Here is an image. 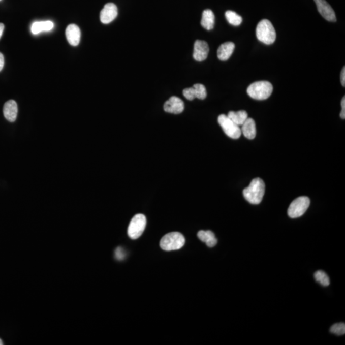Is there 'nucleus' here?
Returning <instances> with one entry per match:
<instances>
[{"mask_svg":"<svg viewBox=\"0 0 345 345\" xmlns=\"http://www.w3.org/2000/svg\"><path fill=\"white\" fill-rule=\"evenodd\" d=\"M341 83L342 86L344 87L345 86V68L344 67L341 71Z\"/></svg>","mask_w":345,"mask_h":345,"instance_id":"nucleus-27","label":"nucleus"},{"mask_svg":"<svg viewBox=\"0 0 345 345\" xmlns=\"http://www.w3.org/2000/svg\"><path fill=\"white\" fill-rule=\"evenodd\" d=\"M314 277L316 281L319 283L322 286H329L330 284L329 277L326 272L322 271V270H319V271L315 273Z\"/></svg>","mask_w":345,"mask_h":345,"instance_id":"nucleus-21","label":"nucleus"},{"mask_svg":"<svg viewBox=\"0 0 345 345\" xmlns=\"http://www.w3.org/2000/svg\"><path fill=\"white\" fill-rule=\"evenodd\" d=\"M265 191L264 180L260 178H254L247 187L243 191V195L248 202L258 205L262 202Z\"/></svg>","mask_w":345,"mask_h":345,"instance_id":"nucleus-1","label":"nucleus"},{"mask_svg":"<svg viewBox=\"0 0 345 345\" xmlns=\"http://www.w3.org/2000/svg\"><path fill=\"white\" fill-rule=\"evenodd\" d=\"M115 256L116 259L122 260L124 257H125V253H124L123 250L121 247H118L116 249Z\"/></svg>","mask_w":345,"mask_h":345,"instance_id":"nucleus-25","label":"nucleus"},{"mask_svg":"<svg viewBox=\"0 0 345 345\" xmlns=\"http://www.w3.org/2000/svg\"><path fill=\"white\" fill-rule=\"evenodd\" d=\"M226 18L228 23L233 26H239L242 23V18L241 16L238 15L236 12L231 11L226 12Z\"/></svg>","mask_w":345,"mask_h":345,"instance_id":"nucleus-20","label":"nucleus"},{"mask_svg":"<svg viewBox=\"0 0 345 345\" xmlns=\"http://www.w3.org/2000/svg\"><path fill=\"white\" fill-rule=\"evenodd\" d=\"M317 5L318 11L327 21L330 22H336V14L330 5L326 0H314Z\"/></svg>","mask_w":345,"mask_h":345,"instance_id":"nucleus-8","label":"nucleus"},{"mask_svg":"<svg viewBox=\"0 0 345 345\" xmlns=\"http://www.w3.org/2000/svg\"><path fill=\"white\" fill-rule=\"evenodd\" d=\"M256 35L258 40L267 45L274 43L276 39V32L271 22L264 19L258 24Z\"/></svg>","mask_w":345,"mask_h":345,"instance_id":"nucleus-3","label":"nucleus"},{"mask_svg":"<svg viewBox=\"0 0 345 345\" xmlns=\"http://www.w3.org/2000/svg\"><path fill=\"white\" fill-rule=\"evenodd\" d=\"M146 225V218L143 214L138 213L133 217L129 223L128 233L131 239H138L143 234Z\"/></svg>","mask_w":345,"mask_h":345,"instance_id":"nucleus-5","label":"nucleus"},{"mask_svg":"<svg viewBox=\"0 0 345 345\" xmlns=\"http://www.w3.org/2000/svg\"><path fill=\"white\" fill-rule=\"evenodd\" d=\"M218 122L228 137L232 139H239L241 136L242 131L240 126H237L232 120H230L227 115H219L218 117Z\"/></svg>","mask_w":345,"mask_h":345,"instance_id":"nucleus-7","label":"nucleus"},{"mask_svg":"<svg viewBox=\"0 0 345 345\" xmlns=\"http://www.w3.org/2000/svg\"><path fill=\"white\" fill-rule=\"evenodd\" d=\"M215 23V16L211 10L207 9L203 12L201 24L207 30H211L213 28Z\"/></svg>","mask_w":345,"mask_h":345,"instance_id":"nucleus-17","label":"nucleus"},{"mask_svg":"<svg viewBox=\"0 0 345 345\" xmlns=\"http://www.w3.org/2000/svg\"><path fill=\"white\" fill-rule=\"evenodd\" d=\"M198 237L209 247H214L217 243V239L215 238L214 233L210 230L200 231L198 233Z\"/></svg>","mask_w":345,"mask_h":345,"instance_id":"nucleus-16","label":"nucleus"},{"mask_svg":"<svg viewBox=\"0 0 345 345\" xmlns=\"http://www.w3.org/2000/svg\"><path fill=\"white\" fill-rule=\"evenodd\" d=\"M208 53H209V47L205 41H198L195 42L194 45L193 57L195 60L198 61H204L207 59Z\"/></svg>","mask_w":345,"mask_h":345,"instance_id":"nucleus-11","label":"nucleus"},{"mask_svg":"<svg viewBox=\"0 0 345 345\" xmlns=\"http://www.w3.org/2000/svg\"><path fill=\"white\" fill-rule=\"evenodd\" d=\"M54 23L50 21L36 22L32 24L31 30L35 35L42 32H48L53 28Z\"/></svg>","mask_w":345,"mask_h":345,"instance_id":"nucleus-18","label":"nucleus"},{"mask_svg":"<svg viewBox=\"0 0 345 345\" xmlns=\"http://www.w3.org/2000/svg\"><path fill=\"white\" fill-rule=\"evenodd\" d=\"M4 66V57L3 54L0 53V71H2Z\"/></svg>","mask_w":345,"mask_h":345,"instance_id":"nucleus-28","label":"nucleus"},{"mask_svg":"<svg viewBox=\"0 0 345 345\" xmlns=\"http://www.w3.org/2000/svg\"><path fill=\"white\" fill-rule=\"evenodd\" d=\"M184 110V103L182 99L176 96L171 97L164 104V110L166 112L173 114H180Z\"/></svg>","mask_w":345,"mask_h":345,"instance_id":"nucleus-9","label":"nucleus"},{"mask_svg":"<svg viewBox=\"0 0 345 345\" xmlns=\"http://www.w3.org/2000/svg\"><path fill=\"white\" fill-rule=\"evenodd\" d=\"M183 95L187 100L193 101L195 98V93H194L193 88H185L183 91Z\"/></svg>","mask_w":345,"mask_h":345,"instance_id":"nucleus-24","label":"nucleus"},{"mask_svg":"<svg viewBox=\"0 0 345 345\" xmlns=\"http://www.w3.org/2000/svg\"><path fill=\"white\" fill-rule=\"evenodd\" d=\"M4 28V24L3 23H0V38H1L2 35H3Z\"/></svg>","mask_w":345,"mask_h":345,"instance_id":"nucleus-29","label":"nucleus"},{"mask_svg":"<svg viewBox=\"0 0 345 345\" xmlns=\"http://www.w3.org/2000/svg\"><path fill=\"white\" fill-rule=\"evenodd\" d=\"M330 331L337 336H342L345 334V324L344 323L334 324L331 327Z\"/></svg>","mask_w":345,"mask_h":345,"instance_id":"nucleus-23","label":"nucleus"},{"mask_svg":"<svg viewBox=\"0 0 345 345\" xmlns=\"http://www.w3.org/2000/svg\"><path fill=\"white\" fill-rule=\"evenodd\" d=\"M341 112L340 113V116H341V118L342 119H344L345 118V98L343 97V98L342 99L341 101Z\"/></svg>","mask_w":345,"mask_h":345,"instance_id":"nucleus-26","label":"nucleus"},{"mask_svg":"<svg viewBox=\"0 0 345 345\" xmlns=\"http://www.w3.org/2000/svg\"><path fill=\"white\" fill-rule=\"evenodd\" d=\"M66 35L67 39L71 46H77L81 39V30L76 24H72L67 27Z\"/></svg>","mask_w":345,"mask_h":345,"instance_id":"nucleus-12","label":"nucleus"},{"mask_svg":"<svg viewBox=\"0 0 345 345\" xmlns=\"http://www.w3.org/2000/svg\"><path fill=\"white\" fill-rule=\"evenodd\" d=\"M228 117L232 120L233 122L237 124V126H242L245 120L248 118V115L245 111H239L237 112L235 111H230L228 113Z\"/></svg>","mask_w":345,"mask_h":345,"instance_id":"nucleus-19","label":"nucleus"},{"mask_svg":"<svg viewBox=\"0 0 345 345\" xmlns=\"http://www.w3.org/2000/svg\"><path fill=\"white\" fill-rule=\"evenodd\" d=\"M242 133L245 138L249 140H253L257 135V129L256 123L253 118H248L245 122L243 123L241 129Z\"/></svg>","mask_w":345,"mask_h":345,"instance_id":"nucleus-15","label":"nucleus"},{"mask_svg":"<svg viewBox=\"0 0 345 345\" xmlns=\"http://www.w3.org/2000/svg\"><path fill=\"white\" fill-rule=\"evenodd\" d=\"M118 16V9L116 5L108 3L104 6L100 14V19L103 24L111 23Z\"/></svg>","mask_w":345,"mask_h":345,"instance_id":"nucleus-10","label":"nucleus"},{"mask_svg":"<svg viewBox=\"0 0 345 345\" xmlns=\"http://www.w3.org/2000/svg\"><path fill=\"white\" fill-rule=\"evenodd\" d=\"M310 205L308 197H300L293 201L288 209V215L290 218L295 219L302 216L306 212Z\"/></svg>","mask_w":345,"mask_h":345,"instance_id":"nucleus-6","label":"nucleus"},{"mask_svg":"<svg viewBox=\"0 0 345 345\" xmlns=\"http://www.w3.org/2000/svg\"><path fill=\"white\" fill-rule=\"evenodd\" d=\"M18 113V108L16 102L14 100L7 101L4 106V115L5 118L10 122L16 121Z\"/></svg>","mask_w":345,"mask_h":345,"instance_id":"nucleus-13","label":"nucleus"},{"mask_svg":"<svg viewBox=\"0 0 345 345\" xmlns=\"http://www.w3.org/2000/svg\"><path fill=\"white\" fill-rule=\"evenodd\" d=\"M194 93H195V98L203 100L207 97V90L204 85L202 84H195L193 86Z\"/></svg>","mask_w":345,"mask_h":345,"instance_id":"nucleus-22","label":"nucleus"},{"mask_svg":"<svg viewBox=\"0 0 345 345\" xmlns=\"http://www.w3.org/2000/svg\"><path fill=\"white\" fill-rule=\"evenodd\" d=\"M184 237L179 232H171L165 235L161 239L160 246L161 249L166 252L178 250L184 245Z\"/></svg>","mask_w":345,"mask_h":345,"instance_id":"nucleus-4","label":"nucleus"},{"mask_svg":"<svg viewBox=\"0 0 345 345\" xmlns=\"http://www.w3.org/2000/svg\"><path fill=\"white\" fill-rule=\"evenodd\" d=\"M0 1H2V0H0Z\"/></svg>","mask_w":345,"mask_h":345,"instance_id":"nucleus-31","label":"nucleus"},{"mask_svg":"<svg viewBox=\"0 0 345 345\" xmlns=\"http://www.w3.org/2000/svg\"><path fill=\"white\" fill-rule=\"evenodd\" d=\"M3 344H4L3 341H2V340L1 339H0V345H3Z\"/></svg>","mask_w":345,"mask_h":345,"instance_id":"nucleus-30","label":"nucleus"},{"mask_svg":"<svg viewBox=\"0 0 345 345\" xmlns=\"http://www.w3.org/2000/svg\"><path fill=\"white\" fill-rule=\"evenodd\" d=\"M235 49V44L233 42H228L220 46L217 50L218 58L222 61L228 60L230 58Z\"/></svg>","mask_w":345,"mask_h":345,"instance_id":"nucleus-14","label":"nucleus"},{"mask_svg":"<svg viewBox=\"0 0 345 345\" xmlns=\"http://www.w3.org/2000/svg\"><path fill=\"white\" fill-rule=\"evenodd\" d=\"M272 84L269 81L255 82L248 87L247 92L250 98L256 100H265L272 93Z\"/></svg>","mask_w":345,"mask_h":345,"instance_id":"nucleus-2","label":"nucleus"}]
</instances>
